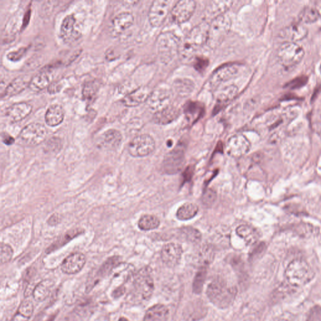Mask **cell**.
Wrapping results in <instances>:
<instances>
[{"label": "cell", "mask_w": 321, "mask_h": 321, "mask_svg": "<svg viewBox=\"0 0 321 321\" xmlns=\"http://www.w3.org/2000/svg\"><path fill=\"white\" fill-rule=\"evenodd\" d=\"M147 104L154 113L171 105L170 92L165 89L155 90L147 100Z\"/></svg>", "instance_id": "15"}, {"label": "cell", "mask_w": 321, "mask_h": 321, "mask_svg": "<svg viewBox=\"0 0 321 321\" xmlns=\"http://www.w3.org/2000/svg\"><path fill=\"white\" fill-rule=\"evenodd\" d=\"M309 78L306 75L299 76V77L293 78L285 84V88L290 89H298L305 86L308 83Z\"/></svg>", "instance_id": "47"}, {"label": "cell", "mask_w": 321, "mask_h": 321, "mask_svg": "<svg viewBox=\"0 0 321 321\" xmlns=\"http://www.w3.org/2000/svg\"><path fill=\"white\" fill-rule=\"evenodd\" d=\"M305 55L301 46L295 42H286L279 46L277 58L280 64L285 67H292L300 63Z\"/></svg>", "instance_id": "6"}, {"label": "cell", "mask_w": 321, "mask_h": 321, "mask_svg": "<svg viewBox=\"0 0 321 321\" xmlns=\"http://www.w3.org/2000/svg\"><path fill=\"white\" fill-rule=\"evenodd\" d=\"M238 92L237 87L234 85L226 87L221 90L217 96V104L214 109L215 114L220 112L224 106L233 100L237 95Z\"/></svg>", "instance_id": "25"}, {"label": "cell", "mask_w": 321, "mask_h": 321, "mask_svg": "<svg viewBox=\"0 0 321 321\" xmlns=\"http://www.w3.org/2000/svg\"><path fill=\"white\" fill-rule=\"evenodd\" d=\"M31 78L29 75L18 76L8 85L2 97H12L20 93L27 86H29Z\"/></svg>", "instance_id": "27"}, {"label": "cell", "mask_w": 321, "mask_h": 321, "mask_svg": "<svg viewBox=\"0 0 321 321\" xmlns=\"http://www.w3.org/2000/svg\"><path fill=\"white\" fill-rule=\"evenodd\" d=\"M287 281L293 287H303L314 279V272L305 260L296 259L291 262L285 272Z\"/></svg>", "instance_id": "3"}, {"label": "cell", "mask_w": 321, "mask_h": 321, "mask_svg": "<svg viewBox=\"0 0 321 321\" xmlns=\"http://www.w3.org/2000/svg\"><path fill=\"white\" fill-rule=\"evenodd\" d=\"M236 233L247 245L257 243L259 235L255 228L248 225H241L236 229Z\"/></svg>", "instance_id": "32"}, {"label": "cell", "mask_w": 321, "mask_h": 321, "mask_svg": "<svg viewBox=\"0 0 321 321\" xmlns=\"http://www.w3.org/2000/svg\"><path fill=\"white\" fill-rule=\"evenodd\" d=\"M32 106L26 102H18L10 106L7 110V116L15 122L20 121L32 112Z\"/></svg>", "instance_id": "26"}, {"label": "cell", "mask_w": 321, "mask_h": 321, "mask_svg": "<svg viewBox=\"0 0 321 321\" xmlns=\"http://www.w3.org/2000/svg\"><path fill=\"white\" fill-rule=\"evenodd\" d=\"M81 233V230L76 229L69 231V232L65 233V235L62 236L61 238H60L58 240L52 245V246L49 247L48 252H52L54 250L64 246L65 244L68 243V242L71 240L73 238L76 237V236L79 235Z\"/></svg>", "instance_id": "40"}, {"label": "cell", "mask_w": 321, "mask_h": 321, "mask_svg": "<svg viewBox=\"0 0 321 321\" xmlns=\"http://www.w3.org/2000/svg\"><path fill=\"white\" fill-rule=\"evenodd\" d=\"M118 321H129L128 319H126V318H125L124 317H121L120 318H119V320Z\"/></svg>", "instance_id": "57"}, {"label": "cell", "mask_w": 321, "mask_h": 321, "mask_svg": "<svg viewBox=\"0 0 321 321\" xmlns=\"http://www.w3.org/2000/svg\"><path fill=\"white\" fill-rule=\"evenodd\" d=\"M13 250L10 246L4 243L1 244V263L4 264L12 259Z\"/></svg>", "instance_id": "48"}, {"label": "cell", "mask_w": 321, "mask_h": 321, "mask_svg": "<svg viewBox=\"0 0 321 321\" xmlns=\"http://www.w3.org/2000/svg\"><path fill=\"white\" fill-rule=\"evenodd\" d=\"M209 24L203 21L193 27L180 43L178 55L183 60L193 58L199 49L207 43Z\"/></svg>", "instance_id": "1"}, {"label": "cell", "mask_w": 321, "mask_h": 321, "mask_svg": "<svg viewBox=\"0 0 321 321\" xmlns=\"http://www.w3.org/2000/svg\"><path fill=\"white\" fill-rule=\"evenodd\" d=\"M53 79V75L49 70H42L32 77L29 88L33 91L39 92L48 88Z\"/></svg>", "instance_id": "28"}, {"label": "cell", "mask_w": 321, "mask_h": 321, "mask_svg": "<svg viewBox=\"0 0 321 321\" xmlns=\"http://www.w3.org/2000/svg\"><path fill=\"white\" fill-rule=\"evenodd\" d=\"M98 88L99 86L95 81H90L84 84L83 89L84 99L87 101H91L96 96Z\"/></svg>", "instance_id": "42"}, {"label": "cell", "mask_w": 321, "mask_h": 321, "mask_svg": "<svg viewBox=\"0 0 321 321\" xmlns=\"http://www.w3.org/2000/svg\"><path fill=\"white\" fill-rule=\"evenodd\" d=\"M179 110L178 108L172 105L163 109V110L155 113L153 116V121L155 123L159 125H167L175 121L178 118Z\"/></svg>", "instance_id": "23"}, {"label": "cell", "mask_w": 321, "mask_h": 321, "mask_svg": "<svg viewBox=\"0 0 321 321\" xmlns=\"http://www.w3.org/2000/svg\"><path fill=\"white\" fill-rule=\"evenodd\" d=\"M181 233L186 240L198 243L201 240V234L199 230L192 227H184L181 230Z\"/></svg>", "instance_id": "43"}, {"label": "cell", "mask_w": 321, "mask_h": 321, "mask_svg": "<svg viewBox=\"0 0 321 321\" xmlns=\"http://www.w3.org/2000/svg\"><path fill=\"white\" fill-rule=\"evenodd\" d=\"M232 26V21L225 14L218 16L209 24L207 43L208 47L216 48L220 45L229 33Z\"/></svg>", "instance_id": "5"}, {"label": "cell", "mask_w": 321, "mask_h": 321, "mask_svg": "<svg viewBox=\"0 0 321 321\" xmlns=\"http://www.w3.org/2000/svg\"><path fill=\"white\" fill-rule=\"evenodd\" d=\"M60 222V217L57 214H54L49 219L48 223L51 226L58 224Z\"/></svg>", "instance_id": "55"}, {"label": "cell", "mask_w": 321, "mask_h": 321, "mask_svg": "<svg viewBox=\"0 0 321 321\" xmlns=\"http://www.w3.org/2000/svg\"><path fill=\"white\" fill-rule=\"evenodd\" d=\"M154 290L153 279L149 269L145 268L136 274L133 281V291L141 300L147 301L151 297Z\"/></svg>", "instance_id": "7"}, {"label": "cell", "mask_w": 321, "mask_h": 321, "mask_svg": "<svg viewBox=\"0 0 321 321\" xmlns=\"http://www.w3.org/2000/svg\"><path fill=\"white\" fill-rule=\"evenodd\" d=\"M206 274H207L206 269L202 268L196 275L193 283V290L194 293L198 295V293L202 292L203 285L206 280Z\"/></svg>", "instance_id": "41"}, {"label": "cell", "mask_w": 321, "mask_h": 321, "mask_svg": "<svg viewBox=\"0 0 321 321\" xmlns=\"http://www.w3.org/2000/svg\"><path fill=\"white\" fill-rule=\"evenodd\" d=\"M199 211L198 206L194 203H186L181 205L176 211V217L181 221L193 219Z\"/></svg>", "instance_id": "34"}, {"label": "cell", "mask_w": 321, "mask_h": 321, "mask_svg": "<svg viewBox=\"0 0 321 321\" xmlns=\"http://www.w3.org/2000/svg\"><path fill=\"white\" fill-rule=\"evenodd\" d=\"M320 16V13L316 8L307 7L301 11L298 18L301 23H312L317 21Z\"/></svg>", "instance_id": "36"}, {"label": "cell", "mask_w": 321, "mask_h": 321, "mask_svg": "<svg viewBox=\"0 0 321 321\" xmlns=\"http://www.w3.org/2000/svg\"><path fill=\"white\" fill-rule=\"evenodd\" d=\"M319 70H320V72L321 73V64H320V65Z\"/></svg>", "instance_id": "58"}, {"label": "cell", "mask_w": 321, "mask_h": 321, "mask_svg": "<svg viewBox=\"0 0 321 321\" xmlns=\"http://www.w3.org/2000/svg\"><path fill=\"white\" fill-rule=\"evenodd\" d=\"M134 22V16L132 13L123 12L117 15L113 20L114 31L116 34H120L122 32L129 28Z\"/></svg>", "instance_id": "31"}, {"label": "cell", "mask_w": 321, "mask_h": 321, "mask_svg": "<svg viewBox=\"0 0 321 321\" xmlns=\"http://www.w3.org/2000/svg\"><path fill=\"white\" fill-rule=\"evenodd\" d=\"M125 292H126V288H125L123 285H121V286L117 287L116 289L114 290L113 297L115 299L121 297V296L124 295Z\"/></svg>", "instance_id": "52"}, {"label": "cell", "mask_w": 321, "mask_h": 321, "mask_svg": "<svg viewBox=\"0 0 321 321\" xmlns=\"http://www.w3.org/2000/svg\"><path fill=\"white\" fill-rule=\"evenodd\" d=\"M209 61L205 57H197L195 59L194 67L198 72H203L208 67Z\"/></svg>", "instance_id": "50"}, {"label": "cell", "mask_w": 321, "mask_h": 321, "mask_svg": "<svg viewBox=\"0 0 321 321\" xmlns=\"http://www.w3.org/2000/svg\"><path fill=\"white\" fill-rule=\"evenodd\" d=\"M254 250H253L252 254H250V258H254L255 257L258 255V254H260V253L262 252L263 250V244H260V246H258L257 248Z\"/></svg>", "instance_id": "56"}, {"label": "cell", "mask_w": 321, "mask_h": 321, "mask_svg": "<svg viewBox=\"0 0 321 321\" xmlns=\"http://www.w3.org/2000/svg\"><path fill=\"white\" fill-rule=\"evenodd\" d=\"M250 143L243 135H234L228 140L226 150L230 157L238 158L249 153Z\"/></svg>", "instance_id": "13"}, {"label": "cell", "mask_w": 321, "mask_h": 321, "mask_svg": "<svg viewBox=\"0 0 321 321\" xmlns=\"http://www.w3.org/2000/svg\"><path fill=\"white\" fill-rule=\"evenodd\" d=\"M197 4L193 0H181L176 3L171 12V21L182 24L189 21L195 12Z\"/></svg>", "instance_id": "11"}, {"label": "cell", "mask_w": 321, "mask_h": 321, "mask_svg": "<svg viewBox=\"0 0 321 321\" xmlns=\"http://www.w3.org/2000/svg\"><path fill=\"white\" fill-rule=\"evenodd\" d=\"M151 92L147 87H140L122 99V103L127 107H135L147 101Z\"/></svg>", "instance_id": "20"}, {"label": "cell", "mask_w": 321, "mask_h": 321, "mask_svg": "<svg viewBox=\"0 0 321 321\" xmlns=\"http://www.w3.org/2000/svg\"><path fill=\"white\" fill-rule=\"evenodd\" d=\"M306 321H321V307L316 306L312 309Z\"/></svg>", "instance_id": "51"}, {"label": "cell", "mask_w": 321, "mask_h": 321, "mask_svg": "<svg viewBox=\"0 0 321 321\" xmlns=\"http://www.w3.org/2000/svg\"><path fill=\"white\" fill-rule=\"evenodd\" d=\"M169 311L163 304L152 306L146 312L143 321H167Z\"/></svg>", "instance_id": "30"}, {"label": "cell", "mask_w": 321, "mask_h": 321, "mask_svg": "<svg viewBox=\"0 0 321 321\" xmlns=\"http://www.w3.org/2000/svg\"><path fill=\"white\" fill-rule=\"evenodd\" d=\"M208 308L203 301L198 299L189 304L184 310L185 319L190 321H198L203 319L207 314Z\"/></svg>", "instance_id": "19"}, {"label": "cell", "mask_w": 321, "mask_h": 321, "mask_svg": "<svg viewBox=\"0 0 321 321\" xmlns=\"http://www.w3.org/2000/svg\"><path fill=\"white\" fill-rule=\"evenodd\" d=\"M237 290L224 280L217 279L208 285L206 295L212 304L220 309L227 308L235 300Z\"/></svg>", "instance_id": "2"}, {"label": "cell", "mask_w": 321, "mask_h": 321, "mask_svg": "<svg viewBox=\"0 0 321 321\" xmlns=\"http://www.w3.org/2000/svg\"><path fill=\"white\" fill-rule=\"evenodd\" d=\"M180 41L172 32L160 34L156 42L157 52L160 61L164 64L170 63L179 54Z\"/></svg>", "instance_id": "4"}, {"label": "cell", "mask_w": 321, "mask_h": 321, "mask_svg": "<svg viewBox=\"0 0 321 321\" xmlns=\"http://www.w3.org/2000/svg\"><path fill=\"white\" fill-rule=\"evenodd\" d=\"M65 112L63 108L59 104H54L48 108L45 119L49 126L55 127L64 121Z\"/></svg>", "instance_id": "29"}, {"label": "cell", "mask_w": 321, "mask_h": 321, "mask_svg": "<svg viewBox=\"0 0 321 321\" xmlns=\"http://www.w3.org/2000/svg\"><path fill=\"white\" fill-rule=\"evenodd\" d=\"M170 10V2L165 0H156L149 8L148 18L153 27H159L165 22Z\"/></svg>", "instance_id": "12"}, {"label": "cell", "mask_w": 321, "mask_h": 321, "mask_svg": "<svg viewBox=\"0 0 321 321\" xmlns=\"http://www.w3.org/2000/svg\"><path fill=\"white\" fill-rule=\"evenodd\" d=\"M155 149L154 139L148 135H139L129 144L128 151L135 157H145L153 153Z\"/></svg>", "instance_id": "9"}, {"label": "cell", "mask_w": 321, "mask_h": 321, "mask_svg": "<svg viewBox=\"0 0 321 321\" xmlns=\"http://www.w3.org/2000/svg\"><path fill=\"white\" fill-rule=\"evenodd\" d=\"M312 128L317 132H321V108L312 111L310 116Z\"/></svg>", "instance_id": "46"}, {"label": "cell", "mask_w": 321, "mask_h": 321, "mask_svg": "<svg viewBox=\"0 0 321 321\" xmlns=\"http://www.w3.org/2000/svg\"><path fill=\"white\" fill-rule=\"evenodd\" d=\"M308 35V29L301 23H293L282 29L279 36L288 42H295L303 40Z\"/></svg>", "instance_id": "17"}, {"label": "cell", "mask_w": 321, "mask_h": 321, "mask_svg": "<svg viewBox=\"0 0 321 321\" xmlns=\"http://www.w3.org/2000/svg\"><path fill=\"white\" fill-rule=\"evenodd\" d=\"M34 304L32 301L29 299H26L20 304L18 309V314L21 317L29 319L34 312Z\"/></svg>", "instance_id": "44"}, {"label": "cell", "mask_w": 321, "mask_h": 321, "mask_svg": "<svg viewBox=\"0 0 321 321\" xmlns=\"http://www.w3.org/2000/svg\"><path fill=\"white\" fill-rule=\"evenodd\" d=\"M217 195L216 191L211 189H208L203 193L201 202L206 207H210L217 200Z\"/></svg>", "instance_id": "45"}, {"label": "cell", "mask_w": 321, "mask_h": 321, "mask_svg": "<svg viewBox=\"0 0 321 321\" xmlns=\"http://www.w3.org/2000/svg\"><path fill=\"white\" fill-rule=\"evenodd\" d=\"M232 1L217 0L210 2L206 8V17L213 20L218 16L225 14V13L232 7Z\"/></svg>", "instance_id": "24"}, {"label": "cell", "mask_w": 321, "mask_h": 321, "mask_svg": "<svg viewBox=\"0 0 321 321\" xmlns=\"http://www.w3.org/2000/svg\"><path fill=\"white\" fill-rule=\"evenodd\" d=\"M160 221L156 216L152 215H145L141 218L138 222V227L141 230L149 231L156 229L159 227Z\"/></svg>", "instance_id": "38"}, {"label": "cell", "mask_w": 321, "mask_h": 321, "mask_svg": "<svg viewBox=\"0 0 321 321\" xmlns=\"http://www.w3.org/2000/svg\"><path fill=\"white\" fill-rule=\"evenodd\" d=\"M26 51V48L22 47L18 49V50L11 51L7 54V58L11 61L16 62L20 61L22 59L24 54Z\"/></svg>", "instance_id": "49"}, {"label": "cell", "mask_w": 321, "mask_h": 321, "mask_svg": "<svg viewBox=\"0 0 321 321\" xmlns=\"http://www.w3.org/2000/svg\"><path fill=\"white\" fill-rule=\"evenodd\" d=\"M185 163L184 151L183 148L176 146L166 155L162 163L163 172L168 175H175L181 171Z\"/></svg>", "instance_id": "10"}, {"label": "cell", "mask_w": 321, "mask_h": 321, "mask_svg": "<svg viewBox=\"0 0 321 321\" xmlns=\"http://www.w3.org/2000/svg\"><path fill=\"white\" fill-rule=\"evenodd\" d=\"M183 249L180 245L175 243H170L163 246L160 252L163 262L170 268H174L178 265L180 261Z\"/></svg>", "instance_id": "16"}, {"label": "cell", "mask_w": 321, "mask_h": 321, "mask_svg": "<svg viewBox=\"0 0 321 321\" xmlns=\"http://www.w3.org/2000/svg\"><path fill=\"white\" fill-rule=\"evenodd\" d=\"M122 140V135L119 130L110 129L100 136L99 145L107 150H115L120 146Z\"/></svg>", "instance_id": "21"}, {"label": "cell", "mask_w": 321, "mask_h": 321, "mask_svg": "<svg viewBox=\"0 0 321 321\" xmlns=\"http://www.w3.org/2000/svg\"><path fill=\"white\" fill-rule=\"evenodd\" d=\"M75 21L74 16L69 15L62 21L61 36L65 42L70 43L80 37V34L74 30Z\"/></svg>", "instance_id": "22"}, {"label": "cell", "mask_w": 321, "mask_h": 321, "mask_svg": "<svg viewBox=\"0 0 321 321\" xmlns=\"http://www.w3.org/2000/svg\"><path fill=\"white\" fill-rule=\"evenodd\" d=\"M47 130L44 125L40 123H31L27 125L19 135L21 144L26 146H36L45 140Z\"/></svg>", "instance_id": "8"}, {"label": "cell", "mask_w": 321, "mask_h": 321, "mask_svg": "<svg viewBox=\"0 0 321 321\" xmlns=\"http://www.w3.org/2000/svg\"><path fill=\"white\" fill-rule=\"evenodd\" d=\"M238 64H228L222 65L212 73L209 80V85L211 88H217L220 84L235 77L238 74Z\"/></svg>", "instance_id": "14"}, {"label": "cell", "mask_w": 321, "mask_h": 321, "mask_svg": "<svg viewBox=\"0 0 321 321\" xmlns=\"http://www.w3.org/2000/svg\"><path fill=\"white\" fill-rule=\"evenodd\" d=\"M86 262L85 255L81 253L70 255L62 263L61 269L66 274H75L83 269Z\"/></svg>", "instance_id": "18"}, {"label": "cell", "mask_w": 321, "mask_h": 321, "mask_svg": "<svg viewBox=\"0 0 321 321\" xmlns=\"http://www.w3.org/2000/svg\"><path fill=\"white\" fill-rule=\"evenodd\" d=\"M195 85L189 79H178L173 84V89L179 96L185 97L192 93L194 90Z\"/></svg>", "instance_id": "37"}, {"label": "cell", "mask_w": 321, "mask_h": 321, "mask_svg": "<svg viewBox=\"0 0 321 321\" xmlns=\"http://www.w3.org/2000/svg\"><path fill=\"white\" fill-rule=\"evenodd\" d=\"M54 286V282L50 280H45L38 284L33 290V296L35 300L42 302L50 295Z\"/></svg>", "instance_id": "33"}, {"label": "cell", "mask_w": 321, "mask_h": 321, "mask_svg": "<svg viewBox=\"0 0 321 321\" xmlns=\"http://www.w3.org/2000/svg\"><path fill=\"white\" fill-rule=\"evenodd\" d=\"M60 91H61V88H60L59 84L57 83H51L50 85L48 86V91L49 93L55 94Z\"/></svg>", "instance_id": "54"}, {"label": "cell", "mask_w": 321, "mask_h": 321, "mask_svg": "<svg viewBox=\"0 0 321 321\" xmlns=\"http://www.w3.org/2000/svg\"><path fill=\"white\" fill-rule=\"evenodd\" d=\"M184 112L189 120L197 121L203 113V107L197 102H189L185 105Z\"/></svg>", "instance_id": "39"}, {"label": "cell", "mask_w": 321, "mask_h": 321, "mask_svg": "<svg viewBox=\"0 0 321 321\" xmlns=\"http://www.w3.org/2000/svg\"><path fill=\"white\" fill-rule=\"evenodd\" d=\"M134 268L132 265L126 263H119L112 271L114 281H126L132 276Z\"/></svg>", "instance_id": "35"}, {"label": "cell", "mask_w": 321, "mask_h": 321, "mask_svg": "<svg viewBox=\"0 0 321 321\" xmlns=\"http://www.w3.org/2000/svg\"><path fill=\"white\" fill-rule=\"evenodd\" d=\"M2 141L7 145H12L15 143V139L7 133L2 135Z\"/></svg>", "instance_id": "53"}]
</instances>
